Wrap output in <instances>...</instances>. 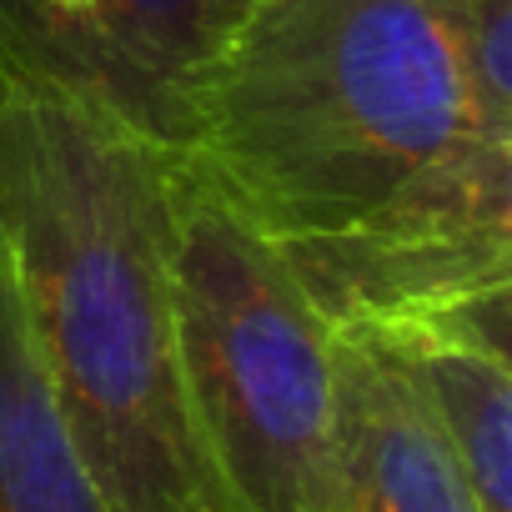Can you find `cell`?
<instances>
[{
	"label": "cell",
	"instance_id": "cell-8",
	"mask_svg": "<svg viewBox=\"0 0 512 512\" xmlns=\"http://www.w3.org/2000/svg\"><path fill=\"white\" fill-rule=\"evenodd\" d=\"M251 6H256V0H231V11H236V16H241V11H251Z\"/></svg>",
	"mask_w": 512,
	"mask_h": 512
},
{
	"label": "cell",
	"instance_id": "cell-5",
	"mask_svg": "<svg viewBox=\"0 0 512 512\" xmlns=\"http://www.w3.org/2000/svg\"><path fill=\"white\" fill-rule=\"evenodd\" d=\"M332 512H477L417 382L372 337L337 332Z\"/></svg>",
	"mask_w": 512,
	"mask_h": 512
},
{
	"label": "cell",
	"instance_id": "cell-6",
	"mask_svg": "<svg viewBox=\"0 0 512 512\" xmlns=\"http://www.w3.org/2000/svg\"><path fill=\"white\" fill-rule=\"evenodd\" d=\"M0 512H111L31 352L0 256Z\"/></svg>",
	"mask_w": 512,
	"mask_h": 512
},
{
	"label": "cell",
	"instance_id": "cell-2",
	"mask_svg": "<svg viewBox=\"0 0 512 512\" xmlns=\"http://www.w3.org/2000/svg\"><path fill=\"white\" fill-rule=\"evenodd\" d=\"M186 156L272 246L352 236L512 156L452 0H256L191 91Z\"/></svg>",
	"mask_w": 512,
	"mask_h": 512
},
{
	"label": "cell",
	"instance_id": "cell-4",
	"mask_svg": "<svg viewBox=\"0 0 512 512\" xmlns=\"http://www.w3.org/2000/svg\"><path fill=\"white\" fill-rule=\"evenodd\" d=\"M231 26V0H0V71L186 151L191 91Z\"/></svg>",
	"mask_w": 512,
	"mask_h": 512
},
{
	"label": "cell",
	"instance_id": "cell-7",
	"mask_svg": "<svg viewBox=\"0 0 512 512\" xmlns=\"http://www.w3.org/2000/svg\"><path fill=\"white\" fill-rule=\"evenodd\" d=\"M367 337V332H357ZM417 382L477 512H512V362L432 337H372Z\"/></svg>",
	"mask_w": 512,
	"mask_h": 512
},
{
	"label": "cell",
	"instance_id": "cell-1",
	"mask_svg": "<svg viewBox=\"0 0 512 512\" xmlns=\"http://www.w3.org/2000/svg\"><path fill=\"white\" fill-rule=\"evenodd\" d=\"M166 151L0 71V256L111 512H226L181 392Z\"/></svg>",
	"mask_w": 512,
	"mask_h": 512
},
{
	"label": "cell",
	"instance_id": "cell-3",
	"mask_svg": "<svg viewBox=\"0 0 512 512\" xmlns=\"http://www.w3.org/2000/svg\"><path fill=\"white\" fill-rule=\"evenodd\" d=\"M161 171L181 392L226 512H332L337 327L186 151Z\"/></svg>",
	"mask_w": 512,
	"mask_h": 512
}]
</instances>
